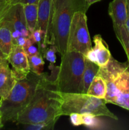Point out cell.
Segmentation results:
<instances>
[{
  "label": "cell",
  "instance_id": "cell-24",
  "mask_svg": "<svg viewBox=\"0 0 129 130\" xmlns=\"http://www.w3.org/2000/svg\"><path fill=\"white\" fill-rule=\"evenodd\" d=\"M30 38L33 41L35 44H37V46L39 48V51H40V44H41L43 38V33L40 29H35L34 31L32 33H31L30 35Z\"/></svg>",
  "mask_w": 129,
  "mask_h": 130
},
{
  "label": "cell",
  "instance_id": "cell-4",
  "mask_svg": "<svg viewBox=\"0 0 129 130\" xmlns=\"http://www.w3.org/2000/svg\"><path fill=\"white\" fill-rule=\"evenodd\" d=\"M85 0H54L51 43L61 56L67 51V42L72 19L77 11L87 12ZM50 44V45H51Z\"/></svg>",
  "mask_w": 129,
  "mask_h": 130
},
{
  "label": "cell",
  "instance_id": "cell-18",
  "mask_svg": "<svg viewBox=\"0 0 129 130\" xmlns=\"http://www.w3.org/2000/svg\"><path fill=\"white\" fill-rule=\"evenodd\" d=\"M114 32L115 36L117 38L118 40L121 44L125 50V53L128 58V62H129V33L126 30L125 25L124 26H118L113 25Z\"/></svg>",
  "mask_w": 129,
  "mask_h": 130
},
{
  "label": "cell",
  "instance_id": "cell-31",
  "mask_svg": "<svg viewBox=\"0 0 129 130\" xmlns=\"http://www.w3.org/2000/svg\"><path fill=\"white\" fill-rule=\"evenodd\" d=\"M101 1V0H85V2H86V4H87V6L89 8L92 5H93V4Z\"/></svg>",
  "mask_w": 129,
  "mask_h": 130
},
{
  "label": "cell",
  "instance_id": "cell-15",
  "mask_svg": "<svg viewBox=\"0 0 129 130\" xmlns=\"http://www.w3.org/2000/svg\"><path fill=\"white\" fill-rule=\"evenodd\" d=\"M99 66L85 58V67L83 73V93H87L92 80L97 76Z\"/></svg>",
  "mask_w": 129,
  "mask_h": 130
},
{
  "label": "cell",
  "instance_id": "cell-11",
  "mask_svg": "<svg viewBox=\"0 0 129 130\" xmlns=\"http://www.w3.org/2000/svg\"><path fill=\"white\" fill-rule=\"evenodd\" d=\"M13 69L9 67L7 59H3L0 62V98L5 99L8 96L13 88L17 82Z\"/></svg>",
  "mask_w": 129,
  "mask_h": 130
},
{
  "label": "cell",
  "instance_id": "cell-8",
  "mask_svg": "<svg viewBox=\"0 0 129 130\" xmlns=\"http://www.w3.org/2000/svg\"><path fill=\"white\" fill-rule=\"evenodd\" d=\"M37 5L38 18L35 29H40L43 33L40 48V52L42 53L51 43L54 0H39Z\"/></svg>",
  "mask_w": 129,
  "mask_h": 130
},
{
  "label": "cell",
  "instance_id": "cell-33",
  "mask_svg": "<svg viewBox=\"0 0 129 130\" xmlns=\"http://www.w3.org/2000/svg\"><path fill=\"white\" fill-rule=\"evenodd\" d=\"M13 1H14V0H4V1H5V2L8 3L10 4V5H12Z\"/></svg>",
  "mask_w": 129,
  "mask_h": 130
},
{
  "label": "cell",
  "instance_id": "cell-29",
  "mask_svg": "<svg viewBox=\"0 0 129 130\" xmlns=\"http://www.w3.org/2000/svg\"><path fill=\"white\" fill-rule=\"evenodd\" d=\"M27 38L25 37L24 36H20L18 38L16 39V40L14 41L13 44H17V45L20 46H24V44H25V42H26Z\"/></svg>",
  "mask_w": 129,
  "mask_h": 130
},
{
  "label": "cell",
  "instance_id": "cell-5",
  "mask_svg": "<svg viewBox=\"0 0 129 130\" xmlns=\"http://www.w3.org/2000/svg\"><path fill=\"white\" fill-rule=\"evenodd\" d=\"M41 74H36L30 71L26 77L18 80L6 99L0 100L3 123H15L18 116L34 98Z\"/></svg>",
  "mask_w": 129,
  "mask_h": 130
},
{
  "label": "cell",
  "instance_id": "cell-26",
  "mask_svg": "<svg viewBox=\"0 0 129 130\" xmlns=\"http://www.w3.org/2000/svg\"><path fill=\"white\" fill-rule=\"evenodd\" d=\"M10 5V4L6 2L0 3V21L3 19Z\"/></svg>",
  "mask_w": 129,
  "mask_h": 130
},
{
  "label": "cell",
  "instance_id": "cell-3",
  "mask_svg": "<svg viewBox=\"0 0 129 130\" xmlns=\"http://www.w3.org/2000/svg\"><path fill=\"white\" fill-rule=\"evenodd\" d=\"M51 76L58 91L62 93H83V73L85 57L74 51H67L61 56L60 66L51 64Z\"/></svg>",
  "mask_w": 129,
  "mask_h": 130
},
{
  "label": "cell",
  "instance_id": "cell-30",
  "mask_svg": "<svg viewBox=\"0 0 129 130\" xmlns=\"http://www.w3.org/2000/svg\"><path fill=\"white\" fill-rule=\"evenodd\" d=\"M125 27L129 33V0H126V20Z\"/></svg>",
  "mask_w": 129,
  "mask_h": 130
},
{
  "label": "cell",
  "instance_id": "cell-16",
  "mask_svg": "<svg viewBox=\"0 0 129 130\" xmlns=\"http://www.w3.org/2000/svg\"><path fill=\"white\" fill-rule=\"evenodd\" d=\"M107 92V86L102 77L97 75L89 87L87 94L99 99H104Z\"/></svg>",
  "mask_w": 129,
  "mask_h": 130
},
{
  "label": "cell",
  "instance_id": "cell-7",
  "mask_svg": "<svg viewBox=\"0 0 129 130\" xmlns=\"http://www.w3.org/2000/svg\"><path fill=\"white\" fill-rule=\"evenodd\" d=\"M85 13L84 11H77L74 14L67 42V51L79 52L83 55L92 48Z\"/></svg>",
  "mask_w": 129,
  "mask_h": 130
},
{
  "label": "cell",
  "instance_id": "cell-32",
  "mask_svg": "<svg viewBox=\"0 0 129 130\" xmlns=\"http://www.w3.org/2000/svg\"><path fill=\"white\" fill-rule=\"evenodd\" d=\"M0 58L1 59H7V56L1 51V49H0Z\"/></svg>",
  "mask_w": 129,
  "mask_h": 130
},
{
  "label": "cell",
  "instance_id": "cell-20",
  "mask_svg": "<svg viewBox=\"0 0 129 130\" xmlns=\"http://www.w3.org/2000/svg\"><path fill=\"white\" fill-rule=\"evenodd\" d=\"M58 119H54L45 121L35 124H23L24 128L27 130H53Z\"/></svg>",
  "mask_w": 129,
  "mask_h": 130
},
{
  "label": "cell",
  "instance_id": "cell-14",
  "mask_svg": "<svg viewBox=\"0 0 129 130\" xmlns=\"http://www.w3.org/2000/svg\"><path fill=\"white\" fill-rule=\"evenodd\" d=\"M13 46L12 33L8 22L3 17L0 21V49L8 56Z\"/></svg>",
  "mask_w": 129,
  "mask_h": 130
},
{
  "label": "cell",
  "instance_id": "cell-17",
  "mask_svg": "<svg viewBox=\"0 0 129 130\" xmlns=\"http://www.w3.org/2000/svg\"><path fill=\"white\" fill-rule=\"evenodd\" d=\"M24 10L27 26L31 34L34 31L37 24L38 5L35 4L24 5Z\"/></svg>",
  "mask_w": 129,
  "mask_h": 130
},
{
  "label": "cell",
  "instance_id": "cell-1",
  "mask_svg": "<svg viewBox=\"0 0 129 130\" xmlns=\"http://www.w3.org/2000/svg\"><path fill=\"white\" fill-rule=\"evenodd\" d=\"M62 116L59 91L54 79L47 72H42L34 98L18 116L15 123L30 124L59 119Z\"/></svg>",
  "mask_w": 129,
  "mask_h": 130
},
{
  "label": "cell",
  "instance_id": "cell-10",
  "mask_svg": "<svg viewBox=\"0 0 129 130\" xmlns=\"http://www.w3.org/2000/svg\"><path fill=\"white\" fill-rule=\"evenodd\" d=\"M7 60L12 66L13 71L18 80L25 78L30 73L29 59L22 46L13 44L7 57Z\"/></svg>",
  "mask_w": 129,
  "mask_h": 130
},
{
  "label": "cell",
  "instance_id": "cell-19",
  "mask_svg": "<svg viewBox=\"0 0 129 130\" xmlns=\"http://www.w3.org/2000/svg\"><path fill=\"white\" fill-rule=\"evenodd\" d=\"M28 59L30 71L36 74H41L44 66V61L41 53H39L28 57Z\"/></svg>",
  "mask_w": 129,
  "mask_h": 130
},
{
  "label": "cell",
  "instance_id": "cell-13",
  "mask_svg": "<svg viewBox=\"0 0 129 130\" xmlns=\"http://www.w3.org/2000/svg\"><path fill=\"white\" fill-rule=\"evenodd\" d=\"M93 41L94 43L93 48L96 55V63L99 67H104L108 64L111 57L108 46L100 34H96L94 36Z\"/></svg>",
  "mask_w": 129,
  "mask_h": 130
},
{
  "label": "cell",
  "instance_id": "cell-34",
  "mask_svg": "<svg viewBox=\"0 0 129 130\" xmlns=\"http://www.w3.org/2000/svg\"><path fill=\"white\" fill-rule=\"evenodd\" d=\"M4 124L2 121H0V128H2L3 127Z\"/></svg>",
  "mask_w": 129,
  "mask_h": 130
},
{
  "label": "cell",
  "instance_id": "cell-36",
  "mask_svg": "<svg viewBox=\"0 0 129 130\" xmlns=\"http://www.w3.org/2000/svg\"><path fill=\"white\" fill-rule=\"evenodd\" d=\"M1 2H5V1H4V0H0V3Z\"/></svg>",
  "mask_w": 129,
  "mask_h": 130
},
{
  "label": "cell",
  "instance_id": "cell-2",
  "mask_svg": "<svg viewBox=\"0 0 129 130\" xmlns=\"http://www.w3.org/2000/svg\"><path fill=\"white\" fill-rule=\"evenodd\" d=\"M99 75L107 86L105 100L129 111V62H120L111 56L104 67H100Z\"/></svg>",
  "mask_w": 129,
  "mask_h": 130
},
{
  "label": "cell",
  "instance_id": "cell-12",
  "mask_svg": "<svg viewBox=\"0 0 129 130\" xmlns=\"http://www.w3.org/2000/svg\"><path fill=\"white\" fill-rule=\"evenodd\" d=\"M108 14L113 25L124 26L126 20V0H113L109 4Z\"/></svg>",
  "mask_w": 129,
  "mask_h": 130
},
{
  "label": "cell",
  "instance_id": "cell-37",
  "mask_svg": "<svg viewBox=\"0 0 129 130\" xmlns=\"http://www.w3.org/2000/svg\"><path fill=\"white\" fill-rule=\"evenodd\" d=\"M2 60H3V59H1V58H0V62H1V61H2Z\"/></svg>",
  "mask_w": 129,
  "mask_h": 130
},
{
  "label": "cell",
  "instance_id": "cell-27",
  "mask_svg": "<svg viewBox=\"0 0 129 130\" xmlns=\"http://www.w3.org/2000/svg\"><path fill=\"white\" fill-rule=\"evenodd\" d=\"M84 57L86 59L89 60L91 62L96 63V55L93 48H91L90 50H89L87 52V53L85 54V55H84Z\"/></svg>",
  "mask_w": 129,
  "mask_h": 130
},
{
  "label": "cell",
  "instance_id": "cell-21",
  "mask_svg": "<svg viewBox=\"0 0 129 130\" xmlns=\"http://www.w3.org/2000/svg\"><path fill=\"white\" fill-rule=\"evenodd\" d=\"M103 118L104 116H95L92 123L89 126V129L96 130L111 129V124Z\"/></svg>",
  "mask_w": 129,
  "mask_h": 130
},
{
  "label": "cell",
  "instance_id": "cell-23",
  "mask_svg": "<svg viewBox=\"0 0 129 130\" xmlns=\"http://www.w3.org/2000/svg\"><path fill=\"white\" fill-rule=\"evenodd\" d=\"M24 52L27 54V57H30L32 55L40 53L38 46L35 45V43L33 42L30 37L27 38L26 42L24 46H23Z\"/></svg>",
  "mask_w": 129,
  "mask_h": 130
},
{
  "label": "cell",
  "instance_id": "cell-25",
  "mask_svg": "<svg viewBox=\"0 0 129 130\" xmlns=\"http://www.w3.org/2000/svg\"><path fill=\"white\" fill-rule=\"evenodd\" d=\"M70 120L72 124L74 126H79L82 125V114L78 113H72L70 114Z\"/></svg>",
  "mask_w": 129,
  "mask_h": 130
},
{
  "label": "cell",
  "instance_id": "cell-9",
  "mask_svg": "<svg viewBox=\"0 0 129 130\" xmlns=\"http://www.w3.org/2000/svg\"><path fill=\"white\" fill-rule=\"evenodd\" d=\"M4 18L8 22L13 43L20 36L25 38L30 36V33L27 26L24 15V5L20 3L11 5Z\"/></svg>",
  "mask_w": 129,
  "mask_h": 130
},
{
  "label": "cell",
  "instance_id": "cell-22",
  "mask_svg": "<svg viewBox=\"0 0 129 130\" xmlns=\"http://www.w3.org/2000/svg\"><path fill=\"white\" fill-rule=\"evenodd\" d=\"M56 53H58L56 47L53 44H51L49 45V48L48 47L46 49L44 50L41 54L43 58H45L47 60L49 61L51 64L54 65L56 60Z\"/></svg>",
  "mask_w": 129,
  "mask_h": 130
},
{
  "label": "cell",
  "instance_id": "cell-28",
  "mask_svg": "<svg viewBox=\"0 0 129 130\" xmlns=\"http://www.w3.org/2000/svg\"><path fill=\"white\" fill-rule=\"evenodd\" d=\"M39 0H14L13 4L16 3H20L22 5H28V4H35V5H38Z\"/></svg>",
  "mask_w": 129,
  "mask_h": 130
},
{
  "label": "cell",
  "instance_id": "cell-6",
  "mask_svg": "<svg viewBox=\"0 0 129 130\" xmlns=\"http://www.w3.org/2000/svg\"><path fill=\"white\" fill-rule=\"evenodd\" d=\"M62 116L72 113L83 114L89 113L118 120L116 115L106 106L105 99H99L83 93H62L59 91Z\"/></svg>",
  "mask_w": 129,
  "mask_h": 130
},
{
  "label": "cell",
  "instance_id": "cell-35",
  "mask_svg": "<svg viewBox=\"0 0 129 130\" xmlns=\"http://www.w3.org/2000/svg\"><path fill=\"white\" fill-rule=\"evenodd\" d=\"M0 121H2V118H1V113L0 111Z\"/></svg>",
  "mask_w": 129,
  "mask_h": 130
},
{
  "label": "cell",
  "instance_id": "cell-38",
  "mask_svg": "<svg viewBox=\"0 0 129 130\" xmlns=\"http://www.w3.org/2000/svg\"><path fill=\"white\" fill-rule=\"evenodd\" d=\"M0 105H1V102H0Z\"/></svg>",
  "mask_w": 129,
  "mask_h": 130
}]
</instances>
